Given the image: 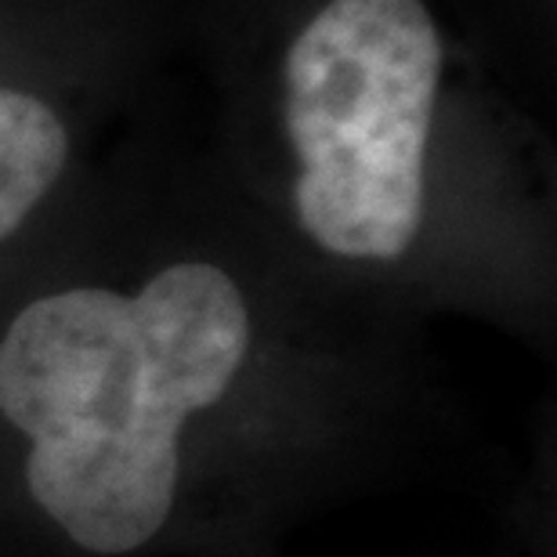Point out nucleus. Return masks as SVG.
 Masks as SVG:
<instances>
[{"label": "nucleus", "mask_w": 557, "mask_h": 557, "mask_svg": "<svg viewBox=\"0 0 557 557\" xmlns=\"http://www.w3.org/2000/svg\"><path fill=\"white\" fill-rule=\"evenodd\" d=\"M406 322L300 261L160 109L0 269L22 507L73 557H166L272 384L381 355Z\"/></svg>", "instance_id": "1"}, {"label": "nucleus", "mask_w": 557, "mask_h": 557, "mask_svg": "<svg viewBox=\"0 0 557 557\" xmlns=\"http://www.w3.org/2000/svg\"><path fill=\"white\" fill-rule=\"evenodd\" d=\"M203 149L300 261L413 319H540L550 149L460 0H196Z\"/></svg>", "instance_id": "2"}, {"label": "nucleus", "mask_w": 557, "mask_h": 557, "mask_svg": "<svg viewBox=\"0 0 557 557\" xmlns=\"http://www.w3.org/2000/svg\"><path fill=\"white\" fill-rule=\"evenodd\" d=\"M196 0H0V269L163 109Z\"/></svg>", "instance_id": "3"}, {"label": "nucleus", "mask_w": 557, "mask_h": 557, "mask_svg": "<svg viewBox=\"0 0 557 557\" xmlns=\"http://www.w3.org/2000/svg\"><path fill=\"white\" fill-rule=\"evenodd\" d=\"M467 18L504 70L521 65L532 76H543V65H554L557 0H478Z\"/></svg>", "instance_id": "4"}]
</instances>
